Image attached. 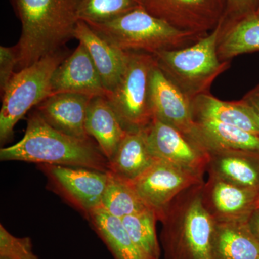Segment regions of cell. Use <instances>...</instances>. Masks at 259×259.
Instances as JSON below:
<instances>
[{"label":"cell","mask_w":259,"mask_h":259,"mask_svg":"<svg viewBox=\"0 0 259 259\" xmlns=\"http://www.w3.org/2000/svg\"><path fill=\"white\" fill-rule=\"evenodd\" d=\"M241 100L253 112L259 124V83L248 92Z\"/></svg>","instance_id":"31"},{"label":"cell","mask_w":259,"mask_h":259,"mask_svg":"<svg viewBox=\"0 0 259 259\" xmlns=\"http://www.w3.org/2000/svg\"><path fill=\"white\" fill-rule=\"evenodd\" d=\"M148 13L172 26L207 35L226 15L227 0H134Z\"/></svg>","instance_id":"9"},{"label":"cell","mask_w":259,"mask_h":259,"mask_svg":"<svg viewBox=\"0 0 259 259\" xmlns=\"http://www.w3.org/2000/svg\"><path fill=\"white\" fill-rule=\"evenodd\" d=\"M221 27V22L214 30L189 47L153 54L163 74L191 101L209 93L214 79L229 69L230 61L222 62L218 56Z\"/></svg>","instance_id":"5"},{"label":"cell","mask_w":259,"mask_h":259,"mask_svg":"<svg viewBox=\"0 0 259 259\" xmlns=\"http://www.w3.org/2000/svg\"><path fill=\"white\" fill-rule=\"evenodd\" d=\"M87 24L112 47L127 52L154 54L176 50L192 45L207 35L180 30L141 7L105 23Z\"/></svg>","instance_id":"4"},{"label":"cell","mask_w":259,"mask_h":259,"mask_svg":"<svg viewBox=\"0 0 259 259\" xmlns=\"http://www.w3.org/2000/svg\"><path fill=\"white\" fill-rule=\"evenodd\" d=\"M51 190L88 219L101 207L107 182V172L83 167L39 164Z\"/></svg>","instance_id":"8"},{"label":"cell","mask_w":259,"mask_h":259,"mask_svg":"<svg viewBox=\"0 0 259 259\" xmlns=\"http://www.w3.org/2000/svg\"><path fill=\"white\" fill-rule=\"evenodd\" d=\"M0 259H6V258H0Z\"/></svg>","instance_id":"34"},{"label":"cell","mask_w":259,"mask_h":259,"mask_svg":"<svg viewBox=\"0 0 259 259\" xmlns=\"http://www.w3.org/2000/svg\"><path fill=\"white\" fill-rule=\"evenodd\" d=\"M207 171L230 183L259 192V153L245 151H209Z\"/></svg>","instance_id":"17"},{"label":"cell","mask_w":259,"mask_h":259,"mask_svg":"<svg viewBox=\"0 0 259 259\" xmlns=\"http://www.w3.org/2000/svg\"><path fill=\"white\" fill-rule=\"evenodd\" d=\"M248 225L252 233L259 241V207L252 213L248 220Z\"/></svg>","instance_id":"32"},{"label":"cell","mask_w":259,"mask_h":259,"mask_svg":"<svg viewBox=\"0 0 259 259\" xmlns=\"http://www.w3.org/2000/svg\"><path fill=\"white\" fill-rule=\"evenodd\" d=\"M93 97L74 93H58L40 102L36 110L54 128L79 139H89L85 127L87 112Z\"/></svg>","instance_id":"15"},{"label":"cell","mask_w":259,"mask_h":259,"mask_svg":"<svg viewBox=\"0 0 259 259\" xmlns=\"http://www.w3.org/2000/svg\"><path fill=\"white\" fill-rule=\"evenodd\" d=\"M0 160L108 171V160L92 139H79L58 131L36 110L27 119L23 139L13 146L1 148Z\"/></svg>","instance_id":"2"},{"label":"cell","mask_w":259,"mask_h":259,"mask_svg":"<svg viewBox=\"0 0 259 259\" xmlns=\"http://www.w3.org/2000/svg\"><path fill=\"white\" fill-rule=\"evenodd\" d=\"M74 38L86 48L107 93L112 91L125 69L128 52L112 47L83 20H79L76 24Z\"/></svg>","instance_id":"16"},{"label":"cell","mask_w":259,"mask_h":259,"mask_svg":"<svg viewBox=\"0 0 259 259\" xmlns=\"http://www.w3.org/2000/svg\"><path fill=\"white\" fill-rule=\"evenodd\" d=\"M194 141L207 152L245 151L259 153V135L214 121H195Z\"/></svg>","instance_id":"20"},{"label":"cell","mask_w":259,"mask_h":259,"mask_svg":"<svg viewBox=\"0 0 259 259\" xmlns=\"http://www.w3.org/2000/svg\"><path fill=\"white\" fill-rule=\"evenodd\" d=\"M191 103L194 122L214 121L259 135V124L256 117L241 100L222 101L207 93L196 97Z\"/></svg>","instance_id":"19"},{"label":"cell","mask_w":259,"mask_h":259,"mask_svg":"<svg viewBox=\"0 0 259 259\" xmlns=\"http://www.w3.org/2000/svg\"><path fill=\"white\" fill-rule=\"evenodd\" d=\"M88 219L114 259H148L131 239L120 218L100 207Z\"/></svg>","instance_id":"24"},{"label":"cell","mask_w":259,"mask_h":259,"mask_svg":"<svg viewBox=\"0 0 259 259\" xmlns=\"http://www.w3.org/2000/svg\"><path fill=\"white\" fill-rule=\"evenodd\" d=\"M258 259H259V257H258Z\"/></svg>","instance_id":"35"},{"label":"cell","mask_w":259,"mask_h":259,"mask_svg":"<svg viewBox=\"0 0 259 259\" xmlns=\"http://www.w3.org/2000/svg\"><path fill=\"white\" fill-rule=\"evenodd\" d=\"M148 148L153 157L203 177L209 153L172 126L153 117L144 129Z\"/></svg>","instance_id":"11"},{"label":"cell","mask_w":259,"mask_h":259,"mask_svg":"<svg viewBox=\"0 0 259 259\" xmlns=\"http://www.w3.org/2000/svg\"><path fill=\"white\" fill-rule=\"evenodd\" d=\"M107 182L101 207L116 218H122L148 208L125 181L107 171Z\"/></svg>","instance_id":"26"},{"label":"cell","mask_w":259,"mask_h":259,"mask_svg":"<svg viewBox=\"0 0 259 259\" xmlns=\"http://www.w3.org/2000/svg\"><path fill=\"white\" fill-rule=\"evenodd\" d=\"M148 148L144 130L127 131L113 157L108 163V171L121 180L130 182L156 161Z\"/></svg>","instance_id":"22"},{"label":"cell","mask_w":259,"mask_h":259,"mask_svg":"<svg viewBox=\"0 0 259 259\" xmlns=\"http://www.w3.org/2000/svg\"><path fill=\"white\" fill-rule=\"evenodd\" d=\"M204 182L203 177L156 160L142 175L127 183L145 205L156 213L159 221L179 194Z\"/></svg>","instance_id":"10"},{"label":"cell","mask_w":259,"mask_h":259,"mask_svg":"<svg viewBox=\"0 0 259 259\" xmlns=\"http://www.w3.org/2000/svg\"><path fill=\"white\" fill-rule=\"evenodd\" d=\"M191 102L156 64L150 79V105L153 117L178 130L194 141L195 122Z\"/></svg>","instance_id":"13"},{"label":"cell","mask_w":259,"mask_h":259,"mask_svg":"<svg viewBox=\"0 0 259 259\" xmlns=\"http://www.w3.org/2000/svg\"><path fill=\"white\" fill-rule=\"evenodd\" d=\"M74 93L95 97L107 91L86 48L79 46L56 69L51 79V95Z\"/></svg>","instance_id":"14"},{"label":"cell","mask_w":259,"mask_h":259,"mask_svg":"<svg viewBox=\"0 0 259 259\" xmlns=\"http://www.w3.org/2000/svg\"><path fill=\"white\" fill-rule=\"evenodd\" d=\"M156 66L153 54L128 52L120 81L105 96L127 131L144 130L153 120L150 79Z\"/></svg>","instance_id":"7"},{"label":"cell","mask_w":259,"mask_h":259,"mask_svg":"<svg viewBox=\"0 0 259 259\" xmlns=\"http://www.w3.org/2000/svg\"><path fill=\"white\" fill-rule=\"evenodd\" d=\"M85 127L108 161L113 157L127 133L105 96L92 99L87 112Z\"/></svg>","instance_id":"18"},{"label":"cell","mask_w":259,"mask_h":259,"mask_svg":"<svg viewBox=\"0 0 259 259\" xmlns=\"http://www.w3.org/2000/svg\"><path fill=\"white\" fill-rule=\"evenodd\" d=\"M22 24L16 46L22 70L74 38L79 0H10Z\"/></svg>","instance_id":"1"},{"label":"cell","mask_w":259,"mask_h":259,"mask_svg":"<svg viewBox=\"0 0 259 259\" xmlns=\"http://www.w3.org/2000/svg\"><path fill=\"white\" fill-rule=\"evenodd\" d=\"M202 204L216 223L248 222L259 207V192L209 176L202 190Z\"/></svg>","instance_id":"12"},{"label":"cell","mask_w":259,"mask_h":259,"mask_svg":"<svg viewBox=\"0 0 259 259\" xmlns=\"http://www.w3.org/2000/svg\"><path fill=\"white\" fill-rule=\"evenodd\" d=\"M257 11H258V13H259V5H258V10H257Z\"/></svg>","instance_id":"33"},{"label":"cell","mask_w":259,"mask_h":259,"mask_svg":"<svg viewBox=\"0 0 259 259\" xmlns=\"http://www.w3.org/2000/svg\"><path fill=\"white\" fill-rule=\"evenodd\" d=\"M212 259H258L259 241L248 222L216 223Z\"/></svg>","instance_id":"21"},{"label":"cell","mask_w":259,"mask_h":259,"mask_svg":"<svg viewBox=\"0 0 259 259\" xmlns=\"http://www.w3.org/2000/svg\"><path fill=\"white\" fill-rule=\"evenodd\" d=\"M221 27L218 44L220 61H231L242 54L259 51V13L246 15L229 25Z\"/></svg>","instance_id":"23"},{"label":"cell","mask_w":259,"mask_h":259,"mask_svg":"<svg viewBox=\"0 0 259 259\" xmlns=\"http://www.w3.org/2000/svg\"><path fill=\"white\" fill-rule=\"evenodd\" d=\"M134 0H79L78 16L87 23L110 21L136 9Z\"/></svg>","instance_id":"27"},{"label":"cell","mask_w":259,"mask_h":259,"mask_svg":"<svg viewBox=\"0 0 259 259\" xmlns=\"http://www.w3.org/2000/svg\"><path fill=\"white\" fill-rule=\"evenodd\" d=\"M121 221L135 244L148 259H160L161 250L156 233L158 219L154 211L146 208Z\"/></svg>","instance_id":"25"},{"label":"cell","mask_w":259,"mask_h":259,"mask_svg":"<svg viewBox=\"0 0 259 259\" xmlns=\"http://www.w3.org/2000/svg\"><path fill=\"white\" fill-rule=\"evenodd\" d=\"M0 258L39 259L33 252L31 238L13 236L3 225L0 226Z\"/></svg>","instance_id":"28"},{"label":"cell","mask_w":259,"mask_h":259,"mask_svg":"<svg viewBox=\"0 0 259 259\" xmlns=\"http://www.w3.org/2000/svg\"><path fill=\"white\" fill-rule=\"evenodd\" d=\"M69 55V52L62 49L15 73L2 95L3 105L0 110L2 144L11 141L14 136L15 125L32 107H37L51 96L53 75Z\"/></svg>","instance_id":"6"},{"label":"cell","mask_w":259,"mask_h":259,"mask_svg":"<svg viewBox=\"0 0 259 259\" xmlns=\"http://www.w3.org/2000/svg\"><path fill=\"white\" fill-rule=\"evenodd\" d=\"M18 58L15 47H0V91L4 93L18 69Z\"/></svg>","instance_id":"29"},{"label":"cell","mask_w":259,"mask_h":259,"mask_svg":"<svg viewBox=\"0 0 259 259\" xmlns=\"http://www.w3.org/2000/svg\"><path fill=\"white\" fill-rule=\"evenodd\" d=\"M259 0H227L226 15L223 18L224 26L258 10Z\"/></svg>","instance_id":"30"},{"label":"cell","mask_w":259,"mask_h":259,"mask_svg":"<svg viewBox=\"0 0 259 259\" xmlns=\"http://www.w3.org/2000/svg\"><path fill=\"white\" fill-rule=\"evenodd\" d=\"M203 184L179 194L160 218L164 259H212L215 221L202 204Z\"/></svg>","instance_id":"3"}]
</instances>
